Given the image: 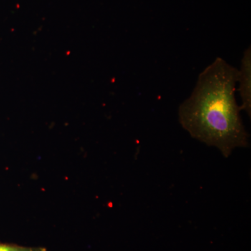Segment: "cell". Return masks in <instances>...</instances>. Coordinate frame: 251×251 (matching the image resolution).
<instances>
[{
    "label": "cell",
    "instance_id": "1",
    "mask_svg": "<svg viewBox=\"0 0 251 251\" xmlns=\"http://www.w3.org/2000/svg\"><path fill=\"white\" fill-rule=\"evenodd\" d=\"M239 69L217 57L198 76L180 105V125L192 138L219 149L226 158L234 149L249 146V133L235 98Z\"/></svg>",
    "mask_w": 251,
    "mask_h": 251
},
{
    "label": "cell",
    "instance_id": "2",
    "mask_svg": "<svg viewBox=\"0 0 251 251\" xmlns=\"http://www.w3.org/2000/svg\"><path fill=\"white\" fill-rule=\"evenodd\" d=\"M239 83V96H240L242 105L241 110L247 112L251 117V49L249 46L244 51L240 69H239V77L237 80Z\"/></svg>",
    "mask_w": 251,
    "mask_h": 251
},
{
    "label": "cell",
    "instance_id": "3",
    "mask_svg": "<svg viewBox=\"0 0 251 251\" xmlns=\"http://www.w3.org/2000/svg\"><path fill=\"white\" fill-rule=\"evenodd\" d=\"M0 251H47L44 247H29L9 243L0 242Z\"/></svg>",
    "mask_w": 251,
    "mask_h": 251
}]
</instances>
